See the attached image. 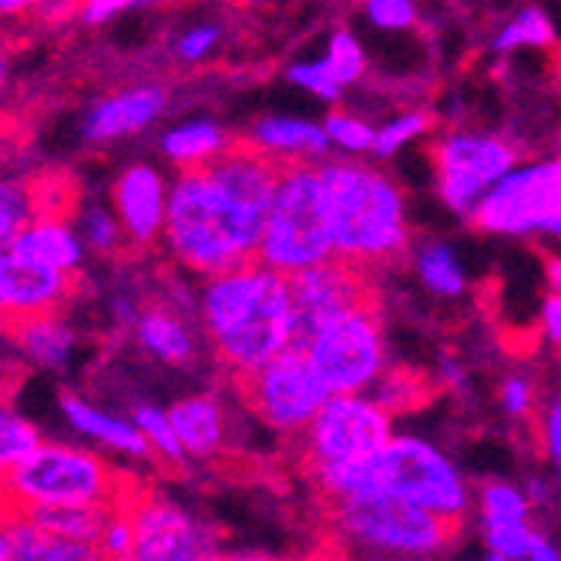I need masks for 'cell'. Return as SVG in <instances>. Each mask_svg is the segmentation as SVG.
I'll return each mask as SVG.
<instances>
[{
    "label": "cell",
    "instance_id": "1",
    "mask_svg": "<svg viewBox=\"0 0 561 561\" xmlns=\"http://www.w3.org/2000/svg\"><path fill=\"white\" fill-rule=\"evenodd\" d=\"M286 165L236 138L206 169L179 172L162 236L169 260L202 279L260 260L266 216Z\"/></svg>",
    "mask_w": 561,
    "mask_h": 561
},
{
    "label": "cell",
    "instance_id": "2",
    "mask_svg": "<svg viewBox=\"0 0 561 561\" xmlns=\"http://www.w3.org/2000/svg\"><path fill=\"white\" fill-rule=\"evenodd\" d=\"M198 327L232 380L263 370L296 343L289 276L260 260L209 276L198 293Z\"/></svg>",
    "mask_w": 561,
    "mask_h": 561
},
{
    "label": "cell",
    "instance_id": "3",
    "mask_svg": "<svg viewBox=\"0 0 561 561\" xmlns=\"http://www.w3.org/2000/svg\"><path fill=\"white\" fill-rule=\"evenodd\" d=\"M320 185L336 260L374 270L403 256L411 242L407 206L400 185L387 172L364 162L330 159L320 165Z\"/></svg>",
    "mask_w": 561,
    "mask_h": 561
},
{
    "label": "cell",
    "instance_id": "4",
    "mask_svg": "<svg viewBox=\"0 0 561 561\" xmlns=\"http://www.w3.org/2000/svg\"><path fill=\"white\" fill-rule=\"evenodd\" d=\"M18 512H65V507H118L135 494L128 474L94 447L37 440L0 484Z\"/></svg>",
    "mask_w": 561,
    "mask_h": 561
},
{
    "label": "cell",
    "instance_id": "5",
    "mask_svg": "<svg viewBox=\"0 0 561 561\" xmlns=\"http://www.w3.org/2000/svg\"><path fill=\"white\" fill-rule=\"evenodd\" d=\"M336 535L380 561H427L461 531V522L424 512L390 494L330 501Z\"/></svg>",
    "mask_w": 561,
    "mask_h": 561
},
{
    "label": "cell",
    "instance_id": "6",
    "mask_svg": "<svg viewBox=\"0 0 561 561\" xmlns=\"http://www.w3.org/2000/svg\"><path fill=\"white\" fill-rule=\"evenodd\" d=\"M333 260V242L323 209V185L320 165L313 162H289L283 169L273 209L266 216L260 263L296 276L310 266Z\"/></svg>",
    "mask_w": 561,
    "mask_h": 561
},
{
    "label": "cell",
    "instance_id": "7",
    "mask_svg": "<svg viewBox=\"0 0 561 561\" xmlns=\"http://www.w3.org/2000/svg\"><path fill=\"white\" fill-rule=\"evenodd\" d=\"M390 494L450 522L471 512V488L444 450L421 437L393 434L370 457V494Z\"/></svg>",
    "mask_w": 561,
    "mask_h": 561
},
{
    "label": "cell",
    "instance_id": "8",
    "mask_svg": "<svg viewBox=\"0 0 561 561\" xmlns=\"http://www.w3.org/2000/svg\"><path fill=\"white\" fill-rule=\"evenodd\" d=\"M330 393H367L387 370V340L377 296L320 323L302 343Z\"/></svg>",
    "mask_w": 561,
    "mask_h": 561
},
{
    "label": "cell",
    "instance_id": "9",
    "mask_svg": "<svg viewBox=\"0 0 561 561\" xmlns=\"http://www.w3.org/2000/svg\"><path fill=\"white\" fill-rule=\"evenodd\" d=\"M468 222L494 236L561 239V151L545 162H518L481 198Z\"/></svg>",
    "mask_w": 561,
    "mask_h": 561
},
{
    "label": "cell",
    "instance_id": "10",
    "mask_svg": "<svg viewBox=\"0 0 561 561\" xmlns=\"http://www.w3.org/2000/svg\"><path fill=\"white\" fill-rule=\"evenodd\" d=\"M393 437V414L367 393H333L302 431L306 468H330L374 457Z\"/></svg>",
    "mask_w": 561,
    "mask_h": 561
},
{
    "label": "cell",
    "instance_id": "11",
    "mask_svg": "<svg viewBox=\"0 0 561 561\" xmlns=\"http://www.w3.org/2000/svg\"><path fill=\"white\" fill-rule=\"evenodd\" d=\"M131 515V551L125 561H226L219 531L156 491H141L125 501Z\"/></svg>",
    "mask_w": 561,
    "mask_h": 561
},
{
    "label": "cell",
    "instance_id": "12",
    "mask_svg": "<svg viewBox=\"0 0 561 561\" xmlns=\"http://www.w3.org/2000/svg\"><path fill=\"white\" fill-rule=\"evenodd\" d=\"M431 162L444 206L471 219L481 198L518 165V151L497 135L454 131L431 145Z\"/></svg>",
    "mask_w": 561,
    "mask_h": 561
},
{
    "label": "cell",
    "instance_id": "13",
    "mask_svg": "<svg viewBox=\"0 0 561 561\" xmlns=\"http://www.w3.org/2000/svg\"><path fill=\"white\" fill-rule=\"evenodd\" d=\"M245 403L279 434H302L333 397L302 346L283 350L263 370L236 380Z\"/></svg>",
    "mask_w": 561,
    "mask_h": 561
},
{
    "label": "cell",
    "instance_id": "14",
    "mask_svg": "<svg viewBox=\"0 0 561 561\" xmlns=\"http://www.w3.org/2000/svg\"><path fill=\"white\" fill-rule=\"evenodd\" d=\"M293 286V320H296V343H302L320 323L333 320L336 313L350 310L356 302L377 296L374 270L350 263V260H327L289 276Z\"/></svg>",
    "mask_w": 561,
    "mask_h": 561
},
{
    "label": "cell",
    "instance_id": "15",
    "mask_svg": "<svg viewBox=\"0 0 561 561\" xmlns=\"http://www.w3.org/2000/svg\"><path fill=\"white\" fill-rule=\"evenodd\" d=\"M78 293V276L47 270L14 245L0 249V330L41 313H61Z\"/></svg>",
    "mask_w": 561,
    "mask_h": 561
},
{
    "label": "cell",
    "instance_id": "16",
    "mask_svg": "<svg viewBox=\"0 0 561 561\" xmlns=\"http://www.w3.org/2000/svg\"><path fill=\"white\" fill-rule=\"evenodd\" d=\"M169 198H172V182L159 165L131 162L115 175L108 202L131 249H151L162 242L165 219H169Z\"/></svg>",
    "mask_w": 561,
    "mask_h": 561
},
{
    "label": "cell",
    "instance_id": "17",
    "mask_svg": "<svg viewBox=\"0 0 561 561\" xmlns=\"http://www.w3.org/2000/svg\"><path fill=\"white\" fill-rule=\"evenodd\" d=\"M169 108V91L165 84L156 81H138L118 91H108L94 98L91 105L81 112L78 131L84 145L105 148L118 145L131 135H141L145 128L156 125Z\"/></svg>",
    "mask_w": 561,
    "mask_h": 561
},
{
    "label": "cell",
    "instance_id": "18",
    "mask_svg": "<svg viewBox=\"0 0 561 561\" xmlns=\"http://www.w3.org/2000/svg\"><path fill=\"white\" fill-rule=\"evenodd\" d=\"M135 346L162 367L185 370L198 360V333L172 302L141 306L131 323Z\"/></svg>",
    "mask_w": 561,
    "mask_h": 561
},
{
    "label": "cell",
    "instance_id": "19",
    "mask_svg": "<svg viewBox=\"0 0 561 561\" xmlns=\"http://www.w3.org/2000/svg\"><path fill=\"white\" fill-rule=\"evenodd\" d=\"M58 411L65 417V424L88 444L101 447V450H112L122 457H151L145 434L138 431L135 417H118L112 414L108 407H101L75 390L58 397Z\"/></svg>",
    "mask_w": 561,
    "mask_h": 561
},
{
    "label": "cell",
    "instance_id": "20",
    "mask_svg": "<svg viewBox=\"0 0 561 561\" xmlns=\"http://www.w3.org/2000/svg\"><path fill=\"white\" fill-rule=\"evenodd\" d=\"M14 343V353L21 356L24 364H31L34 370H44V374H65L75 356H78V346H81V336L78 330L71 327V320L61 313H41V317H31L11 330H4Z\"/></svg>",
    "mask_w": 561,
    "mask_h": 561
},
{
    "label": "cell",
    "instance_id": "21",
    "mask_svg": "<svg viewBox=\"0 0 561 561\" xmlns=\"http://www.w3.org/2000/svg\"><path fill=\"white\" fill-rule=\"evenodd\" d=\"M14 249L24 252L27 260L68 276H81L88 263V249L71 222V213H50V209L37 213L34 222L18 236Z\"/></svg>",
    "mask_w": 561,
    "mask_h": 561
},
{
    "label": "cell",
    "instance_id": "22",
    "mask_svg": "<svg viewBox=\"0 0 561 561\" xmlns=\"http://www.w3.org/2000/svg\"><path fill=\"white\" fill-rule=\"evenodd\" d=\"M11 558L18 561H112L98 538H78L18 512L11 525Z\"/></svg>",
    "mask_w": 561,
    "mask_h": 561
},
{
    "label": "cell",
    "instance_id": "23",
    "mask_svg": "<svg viewBox=\"0 0 561 561\" xmlns=\"http://www.w3.org/2000/svg\"><path fill=\"white\" fill-rule=\"evenodd\" d=\"M245 141L279 162H320L333 148L323 125L302 118H260L249 128Z\"/></svg>",
    "mask_w": 561,
    "mask_h": 561
},
{
    "label": "cell",
    "instance_id": "24",
    "mask_svg": "<svg viewBox=\"0 0 561 561\" xmlns=\"http://www.w3.org/2000/svg\"><path fill=\"white\" fill-rule=\"evenodd\" d=\"M232 141L236 138H229V131L219 122L188 118V122L172 125L159 138V151L175 172H188V169H206L209 162H216L226 148H232Z\"/></svg>",
    "mask_w": 561,
    "mask_h": 561
},
{
    "label": "cell",
    "instance_id": "25",
    "mask_svg": "<svg viewBox=\"0 0 561 561\" xmlns=\"http://www.w3.org/2000/svg\"><path fill=\"white\" fill-rule=\"evenodd\" d=\"M175 434L188 457H213L226 440V411L219 397L213 393H192L169 407Z\"/></svg>",
    "mask_w": 561,
    "mask_h": 561
},
{
    "label": "cell",
    "instance_id": "26",
    "mask_svg": "<svg viewBox=\"0 0 561 561\" xmlns=\"http://www.w3.org/2000/svg\"><path fill=\"white\" fill-rule=\"evenodd\" d=\"M71 222L88 249V256L94 260H118L131 249L128 236L112 209V202H75L71 206Z\"/></svg>",
    "mask_w": 561,
    "mask_h": 561
},
{
    "label": "cell",
    "instance_id": "27",
    "mask_svg": "<svg viewBox=\"0 0 561 561\" xmlns=\"http://www.w3.org/2000/svg\"><path fill=\"white\" fill-rule=\"evenodd\" d=\"M37 213H44V182L18 172H0V249L14 245Z\"/></svg>",
    "mask_w": 561,
    "mask_h": 561
},
{
    "label": "cell",
    "instance_id": "28",
    "mask_svg": "<svg viewBox=\"0 0 561 561\" xmlns=\"http://www.w3.org/2000/svg\"><path fill=\"white\" fill-rule=\"evenodd\" d=\"M417 276L421 283L444 296V299H454V296H461L468 279H465V266L461 260H457V252L444 242H431V245H421L417 252Z\"/></svg>",
    "mask_w": 561,
    "mask_h": 561
},
{
    "label": "cell",
    "instance_id": "29",
    "mask_svg": "<svg viewBox=\"0 0 561 561\" xmlns=\"http://www.w3.org/2000/svg\"><path fill=\"white\" fill-rule=\"evenodd\" d=\"M131 417H135L138 431L145 434L151 457H159L162 465H182L185 461L188 454H185V447H182V440L175 434V424H172L169 411H162V407H156V403H138Z\"/></svg>",
    "mask_w": 561,
    "mask_h": 561
},
{
    "label": "cell",
    "instance_id": "30",
    "mask_svg": "<svg viewBox=\"0 0 561 561\" xmlns=\"http://www.w3.org/2000/svg\"><path fill=\"white\" fill-rule=\"evenodd\" d=\"M41 440V431L11 403L0 400V484L18 468L21 457Z\"/></svg>",
    "mask_w": 561,
    "mask_h": 561
},
{
    "label": "cell",
    "instance_id": "31",
    "mask_svg": "<svg viewBox=\"0 0 561 561\" xmlns=\"http://www.w3.org/2000/svg\"><path fill=\"white\" fill-rule=\"evenodd\" d=\"M548 44H554V27H551L548 14L538 8L518 11L494 37L497 55H512V50H522V47H548Z\"/></svg>",
    "mask_w": 561,
    "mask_h": 561
},
{
    "label": "cell",
    "instance_id": "32",
    "mask_svg": "<svg viewBox=\"0 0 561 561\" xmlns=\"http://www.w3.org/2000/svg\"><path fill=\"white\" fill-rule=\"evenodd\" d=\"M434 128V115L431 112H403L393 122H387L383 128H377V141H374V156L377 159H390L403 145H411L424 135H431Z\"/></svg>",
    "mask_w": 561,
    "mask_h": 561
},
{
    "label": "cell",
    "instance_id": "33",
    "mask_svg": "<svg viewBox=\"0 0 561 561\" xmlns=\"http://www.w3.org/2000/svg\"><path fill=\"white\" fill-rule=\"evenodd\" d=\"M484 541L501 558L528 561V554L538 541V531H531L528 522H484Z\"/></svg>",
    "mask_w": 561,
    "mask_h": 561
},
{
    "label": "cell",
    "instance_id": "34",
    "mask_svg": "<svg viewBox=\"0 0 561 561\" xmlns=\"http://www.w3.org/2000/svg\"><path fill=\"white\" fill-rule=\"evenodd\" d=\"M427 397V380L407 370H383V377L377 380V400L387 407L390 414L397 411H414V407Z\"/></svg>",
    "mask_w": 561,
    "mask_h": 561
},
{
    "label": "cell",
    "instance_id": "35",
    "mask_svg": "<svg viewBox=\"0 0 561 561\" xmlns=\"http://www.w3.org/2000/svg\"><path fill=\"white\" fill-rule=\"evenodd\" d=\"M531 501L504 481H491L481 491V518L484 522H528Z\"/></svg>",
    "mask_w": 561,
    "mask_h": 561
},
{
    "label": "cell",
    "instance_id": "36",
    "mask_svg": "<svg viewBox=\"0 0 561 561\" xmlns=\"http://www.w3.org/2000/svg\"><path fill=\"white\" fill-rule=\"evenodd\" d=\"M323 128H327V135H330V145L340 148L343 156H364V151H374L377 128H370L364 118L346 115V112H333V115L323 122Z\"/></svg>",
    "mask_w": 561,
    "mask_h": 561
},
{
    "label": "cell",
    "instance_id": "37",
    "mask_svg": "<svg viewBox=\"0 0 561 561\" xmlns=\"http://www.w3.org/2000/svg\"><path fill=\"white\" fill-rule=\"evenodd\" d=\"M323 58H327V65L333 68V75L343 81V88L356 84V81L364 78V71H367V55H364V47H360V41H356L350 31H336V34L330 37Z\"/></svg>",
    "mask_w": 561,
    "mask_h": 561
},
{
    "label": "cell",
    "instance_id": "38",
    "mask_svg": "<svg viewBox=\"0 0 561 561\" xmlns=\"http://www.w3.org/2000/svg\"><path fill=\"white\" fill-rule=\"evenodd\" d=\"M222 41V27L206 21V24H192L185 27L179 37H175V47H172V55L175 61L182 65H202V61H209L216 55V47Z\"/></svg>",
    "mask_w": 561,
    "mask_h": 561
},
{
    "label": "cell",
    "instance_id": "39",
    "mask_svg": "<svg viewBox=\"0 0 561 561\" xmlns=\"http://www.w3.org/2000/svg\"><path fill=\"white\" fill-rule=\"evenodd\" d=\"M286 75H289V81H293L296 88L310 91V94H317V98H323V101H340V94L346 91L343 81H340V78L333 75V68L327 65V58H320V61H299V65H293Z\"/></svg>",
    "mask_w": 561,
    "mask_h": 561
},
{
    "label": "cell",
    "instance_id": "40",
    "mask_svg": "<svg viewBox=\"0 0 561 561\" xmlns=\"http://www.w3.org/2000/svg\"><path fill=\"white\" fill-rule=\"evenodd\" d=\"M364 11L380 31H407L417 24V0H364Z\"/></svg>",
    "mask_w": 561,
    "mask_h": 561
},
{
    "label": "cell",
    "instance_id": "41",
    "mask_svg": "<svg viewBox=\"0 0 561 561\" xmlns=\"http://www.w3.org/2000/svg\"><path fill=\"white\" fill-rule=\"evenodd\" d=\"M151 4H165V0H81V21L98 27V24H108L135 8H151Z\"/></svg>",
    "mask_w": 561,
    "mask_h": 561
},
{
    "label": "cell",
    "instance_id": "42",
    "mask_svg": "<svg viewBox=\"0 0 561 561\" xmlns=\"http://www.w3.org/2000/svg\"><path fill=\"white\" fill-rule=\"evenodd\" d=\"M497 393H501V407H504L507 417H518V421L531 417V411H535V387L525 377H504Z\"/></svg>",
    "mask_w": 561,
    "mask_h": 561
},
{
    "label": "cell",
    "instance_id": "43",
    "mask_svg": "<svg viewBox=\"0 0 561 561\" xmlns=\"http://www.w3.org/2000/svg\"><path fill=\"white\" fill-rule=\"evenodd\" d=\"M47 0H0V24L18 27V24H37Z\"/></svg>",
    "mask_w": 561,
    "mask_h": 561
},
{
    "label": "cell",
    "instance_id": "44",
    "mask_svg": "<svg viewBox=\"0 0 561 561\" xmlns=\"http://www.w3.org/2000/svg\"><path fill=\"white\" fill-rule=\"evenodd\" d=\"M541 333L551 346L561 350V299L551 293L541 306Z\"/></svg>",
    "mask_w": 561,
    "mask_h": 561
},
{
    "label": "cell",
    "instance_id": "45",
    "mask_svg": "<svg viewBox=\"0 0 561 561\" xmlns=\"http://www.w3.org/2000/svg\"><path fill=\"white\" fill-rule=\"evenodd\" d=\"M18 507L0 494V561H11V525H14Z\"/></svg>",
    "mask_w": 561,
    "mask_h": 561
},
{
    "label": "cell",
    "instance_id": "46",
    "mask_svg": "<svg viewBox=\"0 0 561 561\" xmlns=\"http://www.w3.org/2000/svg\"><path fill=\"white\" fill-rule=\"evenodd\" d=\"M8 88H11V41L4 24H0V101H4Z\"/></svg>",
    "mask_w": 561,
    "mask_h": 561
},
{
    "label": "cell",
    "instance_id": "47",
    "mask_svg": "<svg viewBox=\"0 0 561 561\" xmlns=\"http://www.w3.org/2000/svg\"><path fill=\"white\" fill-rule=\"evenodd\" d=\"M528 561H561V554H558V548H554L551 541H545V538L538 535V541H535Z\"/></svg>",
    "mask_w": 561,
    "mask_h": 561
},
{
    "label": "cell",
    "instance_id": "48",
    "mask_svg": "<svg viewBox=\"0 0 561 561\" xmlns=\"http://www.w3.org/2000/svg\"><path fill=\"white\" fill-rule=\"evenodd\" d=\"M545 270H548V283H551V293H554V296L561 299V260H558V256H548Z\"/></svg>",
    "mask_w": 561,
    "mask_h": 561
},
{
    "label": "cell",
    "instance_id": "49",
    "mask_svg": "<svg viewBox=\"0 0 561 561\" xmlns=\"http://www.w3.org/2000/svg\"><path fill=\"white\" fill-rule=\"evenodd\" d=\"M226 561H270L263 554H239V558H226Z\"/></svg>",
    "mask_w": 561,
    "mask_h": 561
},
{
    "label": "cell",
    "instance_id": "50",
    "mask_svg": "<svg viewBox=\"0 0 561 561\" xmlns=\"http://www.w3.org/2000/svg\"><path fill=\"white\" fill-rule=\"evenodd\" d=\"M484 561H512V558H501V554H494V551H491V554H488Z\"/></svg>",
    "mask_w": 561,
    "mask_h": 561
},
{
    "label": "cell",
    "instance_id": "51",
    "mask_svg": "<svg viewBox=\"0 0 561 561\" xmlns=\"http://www.w3.org/2000/svg\"><path fill=\"white\" fill-rule=\"evenodd\" d=\"M554 468H558V481H561V457H558V461H554Z\"/></svg>",
    "mask_w": 561,
    "mask_h": 561
},
{
    "label": "cell",
    "instance_id": "52",
    "mask_svg": "<svg viewBox=\"0 0 561 561\" xmlns=\"http://www.w3.org/2000/svg\"><path fill=\"white\" fill-rule=\"evenodd\" d=\"M11 561H18V558H11Z\"/></svg>",
    "mask_w": 561,
    "mask_h": 561
}]
</instances>
